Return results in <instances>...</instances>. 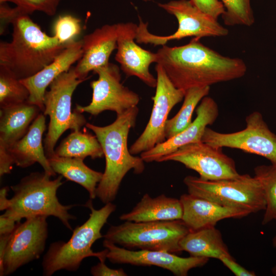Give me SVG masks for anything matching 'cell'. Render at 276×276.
Wrapping results in <instances>:
<instances>
[{"label":"cell","instance_id":"83f0119b","mask_svg":"<svg viewBox=\"0 0 276 276\" xmlns=\"http://www.w3.org/2000/svg\"><path fill=\"white\" fill-rule=\"evenodd\" d=\"M254 172L265 197L266 205L262 221V224L265 225L276 221V168L271 165H260L255 168Z\"/></svg>","mask_w":276,"mask_h":276},{"label":"cell","instance_id":"836d02e7","mask_svg":"<svg viewBox=\"0 0 276 276\" xmlns=\"http://www.w3.org/2000/svg\"><path fill=\"white\" fill-rule=\"evenodd\" d=\"M202 12L217 19L225 12L223 4L220 0H190Z\"/></svg>","mask_w":276,"mask_h":276},{"label":"cell","instance_id":"cb8c5ba5","mask_svg":"<svg viewBox=\"0 0 276 276\" xmlns=\"http://www.w3.org/2000/svg\"><path fill=\"white\" fill-rule=\"evenodd\" d=\"M182 251L191 256L219 260L223 256H231L222 235L215 226L190 231L180 240Z\"/></svg>","mask_w":276,"mask_h":276},{"label":"cell","instance_id":"7bdbcfd3","mask_svg":"<svg viewBox=\"0 0 276 276\" xmlns=\"http://www.w3.org/2000/svg\"><path fill=\"white\" fill-rule=\"evenodd\" d=\"M9 0H0V4L5 3L6 2H9Z\"/></svg>","mask_w":276,"mask_h":276},{"label":"cell","instance_id":"5bb4252c","mask_svg":"<svg viewBox=\"0 0 276 276\" xmlns=\"http://www.w3.org/2000/svg\"><path fill=\"white\" fill-rule=\"evenodd\" d=\"M216 147L202 141L184 145L158 159L157 162L175 161L197 172L208 180H219L240 175L233 158Z\"/></svg>","mask_w":276,"mask_h":276},{"label":"cell","instance_id":"ffe728a7","mask_svg":"<svg viewBox=\"0 0 276 276\" xmlns=\"http://www.w3.org/2000/svg\"><path fill=\"white\" fill-rule=\"evenodd\" d=\"M179 199L183 210L181 220L190 231L215 226L221 220L241 218L250 214L247 211L223 206L189 193L182 195Z\"/></svg>","mask_w":276,"mask_h":276},{"label":"cell","instance_id":"5b68a950","mask_svg":"<svg viewBox=\"0 0 276 276\" xmlns=\"http://www.w3.org/2000/svg\"><path fill=\"white\" fill-rule=\"evenodd\" d=\"M44 172H34L23 177L12 186L13 195L9 199L4 215L16 221L22 218L44 216L57 218L68 229L73 230L70 221L76 217L69 210L76 204L63 205L57 196L58 189L62 185V176L54 179Z\"/></svg>","mask_w":276,"mask_h":276},{"label":"cell","instance_id":"f1b7e54d","mask_svg":"<svg viewBox=\"0 0 276 276\" xmlns=\"http://www.w3.org/2000/svg\"><path fill=\"white\" fill-rule=\"evenodd\" d=\"M30 93L27 87L7 70L0 67V107L27 102Z\"/></svg>","mask_w":276,"mask_h":276},{"label":"cell","instance_id":"4dcf8cb0","mask_svg":"<svg viewBox=\"0 0 276 276\" xmlns=\"http://www.w3.org/2000/svg\"><path fill=\"white\" fill-rule=\"evenodd\" d=\"M81 30L80 19L70 14L60 15L54 22L53 36L60 44L67 45L76 41Z\"/></svg>","mask_w":276,"mask_h":276},{"label":"cell","instance_id":"277c9868","mask_svg":"<svg viewBox=\"0 0 276 276\" xmlns=\"http://www.w3.org/2000/svg\"><path fill=\"white\" fill-rule=\"evenodd\" d=\"M84 205L90 210L88 219L73 231L67 242L58 241L51 244L42 262L43 275L51 276L61 270L75 271L88 257L97 258L100 261H105L107 259L106 248L95 252L91 247L97 240L103 237L101 229L116 211V205L109 202L97 210L94 208L91 200Z\"/></svg>","mask_w":276,"mask_h":276},{"label":"cell","instance_id":"8fae6325","mask_svg":"<svg viewBox=\"0 0 276 276\" xmlns=\"http://www.w3.org/2000/svg\"><path fill=\"white\" fill-rule=\"evenodd\" d=\"M157 83L149 121L143 132L129 148L133 155L148 151L166 140L165 127L169 113L184 98L185 91L176 87L163 67L156 63Z\"/></svg>","mask_w":276,"mask_h":276},{"label":"cell","instance_id":"ac0fdd59","mask_svg":"<svg viewBox=\"0 0 276 276\" xmlns=\"http://www.w3.org/2000/svg\"><path fill=\"white\" fill-rule=\"evenodd\" d=\"M118 25H105L85 35L82 55L75 67L81 79H88V73L107 65L112 52L117 49Z\"/></svg>","mask_w":276,"mask_h":276},{"label":"cell","instance_id":"ee69618b","mask_svg":"<svg viewBox=\"0 0 276 276\" xmlns=\"http://www.w3.org/2000/svg\"><path fill=\"white\" fill-rule=\"evenodd\" d=\"M142 1L145 2H147L150 1V0H142Z\"/></svg>","mask_w":276,"mask_h":276},{"label":"cell","instance_id":"44dd1931","mask_svg":"<svg viewBox=\"0 0 276 276\" xmlns=\"http://www.w3.org/2000/svg\"><path fill=\"white\" fill-rule=\"evenodd\" d=\"M45 116L40 113L25 135L8 150L17 166L25 168L37 163L44 172L54 176L56 173L50 165L42 144V136L47 128Z\"/></svg>","mask_w":276,"mask_h":276},{"label":"cell","instance_id":"9c48e42d","mask_svg":"<svg viewBox=\"0 0 276 276\" xmlns=\"http://www.w3.org/2000/svg\"><path fill=\"white\" fill-rule=\"evenodd\" d=\"M158 6L176 17L178 24L177 30L167 36L153 34L148 31V24L140 19L135 38L137 43L164 45L168 41L187 37L200 39L205 37L225 36L229 33L217 19L200 11L190 0L171 1L158 3Z\"/></svg>","mask_w":276,"mask_h":276},{"label":"cell","instance_id":"d590c367","mask_svg":"<svg viewBox=\"0 0 276 276\" xmlns=\"http://www.w3.org/2000/svg\"><path fill=\"white\" fill-rule=\"evenodd\" d=\"M90 273L94 276H127L128 274L123 268L112 269L108 267L105 261H100L91 267Z\"/></svg>","mask_w":276,"mask_h":276},{"label":"cell","instance_id":"74e56055","mask_svg":"<svg viewBox=\"0 0 276 276\" xmlns=\"http://www.w3.org/2000/svg\"><path fill=\"white\" fill-rule=\"evenodd\" d=\"M18 222L3 214L1 215L0 236L10 235L15 229Z\"/></svg>","mask_w":276,"mask_h":276},{"label":"cell","instance_id":"3957f363","mask_svg":"<svg viewBox=\"0 0 276 276\" xmlns=\"http://www.w3.org/2000/svg\"><path fill=\"white\" fill-rule=\"evenodd\" d=\"M12 25L11 41L0 42V67L19 80L37 73L67 46L42 31L29 14L19 16Z\"/></svg>","mask_w":276,"mask_h":276},{"label":"cell","instance_id":"b9f144b4","mask_svg":"<svg viewBox=\"0 0 276 276\" xmlns=\"http://www.w3.org/2000/svg\"><path fill=\"white\" fill-rule=\"evenodd\" d=\"M271 272L273 275L276 276V265L273 266L271 268Z\"/></svg>","mask_w":276,"mask_h":276},{"label":"cell","instance_id":"d6a6232c","mask_svg":"<svg viewBox=\"0 0 276 276\" xmlns=\"http://www.w3.org/2000/svg\"><path fill=\"white\" fill-rule=\"evenodd\" d=\"M26 14L20 8L16 6L11 8L5 3L0 4V34H5L9 24H12L13 21L19 16Z\"/></svg>","mask_w":276,"mask_h":276},{"label":"cell","instance_id":"603a6c76","mask_svg":"<svg viewBox=\"0 0 276 276\" xmlns=\"http://www.w3.org/2000/svg\"><path fill=\"white\" fill-rule=\"evenodd\" d=\"M41 111L28 101L1 108L0 145L8 149L22 138Z\"/></svg>","mask_w":276,"mask_h":276},{"label":"cell","instance_id":"f546056e","mask_svg":"<svg viewBox=\"0 0 276 276\" xmlns=\"http://www.w3.org/2000/svg\"><path fill=\"white\" fill-rule=\"evenodd\" d=\"M225 8L221 15L226 26H251L255 17L250 5V0H220Z\"/></svg>","mask_w":276,"mask_h":276},{"label":"cell","instance_id":"7c38bea8","mask_svg":"<svg viewBox=\"0 0 276 276\" xmlns=\"http://www.w3.org/2000/svg\"><path fill=\"white\" fill-rule=\"evenodd\" d=\"M94 72L98 75V79L90 82L93 90L91 102L86 106L77 104L76 110L92 116L111 110L117 116L137 106L140 97L121 83L120 70L118 65L109 62Z\"/></svg>","mask_w":276,"mask_h":276},{"label":"cell","instance_id":"30bf717a","mask_svg":"<svg viewBox=\"0 0 276 276\" xmlns=\"http://www.w3.org/2000/svg\"><path fill=\"white\" fill-rule=\"evenodd\" d=\"M245 121V128L233 133H220L207 127L201 141L216 147L238 149L262 156L276 168V134L259 111L250 113Z\"/></svg>","mask_w":276,"mask_h":276},{"label":"cell","instance_id":"9a60e30c","mask_svg":"<svg viewBox=\"0 0 276 276\" xmlns=\"http://www.w3.org/2000/svg\"><path fill=\"white\" fill-rule=\"evenodd\" d=\"M106 258L113 263L128 264L137 266H155L165 269L176 276H187L194 268L205 265L209 258L191 256L180 257L166 251L129 249L105 240Z\"/></svg>","mask_w":276,"mask_h":276},{"label":"cell","instance_id":"7a4b0ae2","mask_svg":"<svg viewBox=\"0 0 276 276\" xmlns=\"http://www.w3.org/2000/svg\"><path fill=\"white\" fill-rule=\"evenodd\" d=\"M138 113L139 108L135 106L117 115L108 125L99 126L89 123L85 125L95 134L105 158V170L96 189V197L104 204L114 201L122 180L129 171L132 170L137 174L144 171L145 162L131 154L127 146L129 133L135 126Z\"/></svg>","mask_w":276,"mask_h":276},{"label":"cell","instance_id":"f35d334b","mask_svg":"<svg viewBox=\"0 0 276 276\" xmlns=\"http://www.w3.org/2000/svg\"><path fill=\"white\" fill-rule=\"evenodd\" d=\"M10 235L0 236V275L3 276L4 259L6 246Z\"/></svg>","mask_w":276,"mask_h":276},{"label":"cell","instance_id":"ba28073f","mask_svg":"<svg viewBox=\"0 0 276 276\" xmlns=\"http://www.w3.org/2000/svg\"><path fill=\"white\" fill-rule=\"evenodd\" d=\"M188 193L220 205L251 213L264 211L266 203L259 180L249 174L219 180H208L191 175L183 179Z\"/></svg>","mask_w":276,"mask_h":276},{"label":"cell","instance_id":"484cf974","mask_svg":"<svg viewBox=\"0 0 276 276\" xmlns=\"http://www.w3.org/2000/svg\"><path fill=\"white\" fill-rule=\"evenodd\" d=\"M54 154L62 157L84 159L89 156L92 159L104 156L102 148L96 135L80 130L73 131L55 149Z\"/></svg>","mask_w":276,"mask_h":276},{"label":"cell","instance_id":"6da1fadb","mask_svg":"<svg viewBox=\"0 0 276 276\" xmlns=\"http://www.w3.org/2000/svg\"><path fill=\"white\" fill-rule=\"evenodd\" d=\"M156 54V63L174 86L185 92L240 78L247 71L242 59L223 56L196 38L181 46L162 45Z\"/></svg>","mask_w":276,"mask_h":276},{"label":"cell","instance_id":"52a82bcc","mask_svg":"<svg viewBox=\"0 0 276 276\" xmlns=\"http://www.w3.org/2000/svg\"><path fill=\"white\" fill-rule=\"evenodd\" d=\"M87 79L80 78L75 67L60 75L50 85L44 98L43 113L49 116L48 132L44 140L45 154L49 157L55 152V145L67 130H80L87 122L84 116L75 109L72 111L73 94L77 86Z\"/></svg>","mask_w":276,"mask_h":276},{"label":"cell","instance_id":"60d3db41","mask_svg":"<svg viewBox=\"0 0 276 276\" xmlns=\"http://www.w3.org/2000/svg\"><path fill=\"white\" fill-rule=\"evenodd\" d=\"M272 244L274 248H276V235L272 239Z\"/></svg>","mask_w":276,"mask_h":276},{"label":"cell","instance_id":"4fadbf2b","mask_svg":"<svg viewBox=\"0 0 276 276\" xmlns=\"http://www.w3.org/2000/svg\"><path fill=\"white\" fill-rule=\"evenodd\" d=\"M48 217L39 216L17 222L10 234L6 248L3 276L39 259L44 250L48 237Z\"/></svg>","mask_w":276,"mask_h":276},{"label":"cell","instance_id":"2e32d148","mask_svg":"<svg viewBox=\"0 0 276 276\" xmlns=\"http://www.w3.org/2000/svg\"><path fill=\"white\" fill-rule=\"evenodd\" d=\"M115 60L127 76H135L150 87H155L157 79L150 72V65L157 63L156 53L142 48L134 41L137 25L131 22L118 23Z\"/></svg>","mask_w":276,"mask_h":276},{"label":"cell","instance_id":"4316f807","mask_svg":"<svg viewBox=\"0 0 276 276\" xmlns=\"http://www.w3.org/2000/svg\"><path fill=\"white\" fill-rule=\"evenodd\" d=\"M210 90V86L193 87L186 90L180 110L174 117L167 121L166 140L180 133L191 125L195 108L198 103L209 95Z\"/></svg>","mask_w":276,"mask_h":276},{"label":"cell","instance_id":"8d00e7d4","mask_svg":"<svg viewBox=\"0 0 276 276\" xmlns=\"http://www.w3.org/2000/svg\"><path fill=\"white\" fill-rule=\"evenodd\" d=\"M14 160L9 150L0 145V176L10 174Z\"/></svg>","mask_w":276,"mask_h":276},{"label":"cell","instance_id":"7402d4cb","mask_svg":"<svg viewBox=\"0 0 276 276\" xmlns=\"http://www.w3.org/2000/svg\"><path fill=\"white\" fill-rule=\"evenodd\" d=\"M182 214L180 199L164 194L152 198L146 193L131 211L121 215L120 219L136 222L173 220L181 219Z\"/></svg>","mask_w":276,"mask_h":276},{"label":"cell","instance_id":"e0dca14e","mask_svg":"<svg viewBox=\"0 0 276 276\" xmlns=\"http://www.w3.org/2000/svg\"><path fill=\"white\" fill-rule=\"evenodd\" d=\"M196 114L195 119L186 129L152 149L142 152L140 157L146 163L157 162L161 157L184 145L201 141L205 128L213 124L218 116L217 103L210 97H204L196 109Z\"/></svg>","mask_w":276,"mask_h":276},{"label":"cell","instance_id":"8992f818","mask_svg":"<svg viewBox=\"0 0 276 276\" xmlns=\"http://www.w3.org/2000/svg\"><path fill=\"white\" fill-rule=\"evenodd\" d=\"M190 231L181 219L149 222L125 221L111 225L103 236L129 249L161 250L178 254L179 242Z\"/></svg>","mask_w":276,"mask_h":276},{"label":"cell","instance_id":"e575fe53","mask_svg":"<svg viewBox=\"0 0 276 276\" xmlns=\"http://www.w3.org/2000/svg\"><path fill=\"white\" fill-rule=\"evenodd\" d=\"M219 260L236 276H255V272L238 264L232 256H223Z\"/></svg>","mask_w":276,"mask_h":276},{"label":"cell","instance_id":"ab89813d","mask_svg":"<svg viewBox=\"0 0 276 276\" xmlns=\"http://www.w3.org/2000/svg\"><path fill=\"white\" fill-rule=\"evenodd\" d=\"M9 188L5 187L0 190V210H6L8 208L9 199L7 198Z\"/></svg>","mask_w":276,"mask_h":276},{"label":"cell","instance_id":"1f68e13d","mask_svg":"<svg viewBox=\"0 0 276 276\" xmlns=\"http://www.w3.org/2000/svg\"><path fill=\"white\" fill-rule=\"evenodd\" d=\"M61 0H9L20 8L26 14L40 11L53 16L57 11Z\"/></svg>","mask_w":276,"mask_h":276},{"label":"cell","instance_id":"d6986e66","mask_svg":"<svg viewBox=\"0 0 276 276\" xmlns=\"http://www.w3.org/2000/svg\"><path fill=\"white\" fill-rule=\"evenodd\" d=\"M82 39L67 45L55 58L34 75L20 81L28 89V102L38 106L44 110L43 98L47 88L60 75L67 72L82 55Z\"/></svg>","mask_w":276,"mask_h":276},{"label":"cell","instance_id":"d4e9b609","mask_svg":"<svg viewBox=\"0 0 276 276\" xmlns=\"http://www.w3.org/2000/svg\"><path fill=\"white\" fill-rule=\"evenodd\" d=\"M48 158L56 174L81 185L88 192L91 199L96 197L97 187L103 173L90 169L81 158L59 156L55 154Z\"/></svg>","mask_w":276,"mask_h":276}]
</instances>
